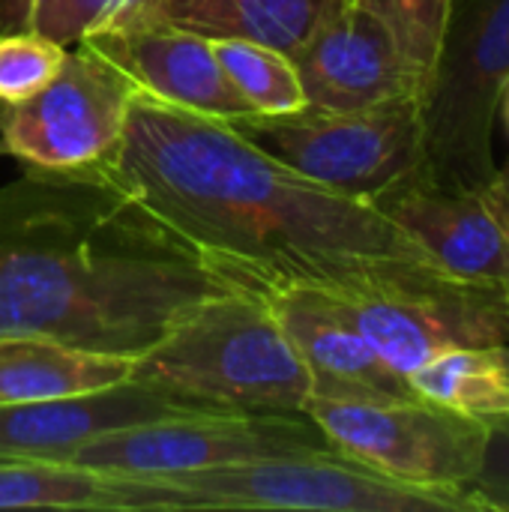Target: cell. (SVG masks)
I'll use <instances>...</instances> for the list:
<instances>
[{"instance_id":"1","label":"cell","mask_w":509,"mask_h":512,"mask_svg":"<svg viewBox=\"0 0 509 512\" xmlns=\"http://www.w3.org/2000/svg\"><path fill=\"white\" fill-rule=\"evenodd\" d=\"M99 177L141 204L228 282L351 294L402 261H432L375 204L273 159L228 120L138 93Z\"/></svg>"},{"instance_id":"2","label":"cell","mask_w":509,"mask_h":512,"mask_svg":"<svg viewBox=\"0 0 509 512\" xmlns=\"http://www.w3.org/2000/svg\"><path fill=\"white\" fill-rule=\"evenodd\" d=\"M231 288L96 171L24 168L0 186V336L135 360Z\"/></svg>"},{"instance_id":"3","label":"cell","mask_w":509,"mask_h":512,"mask_svg":"<svg viewBox=\"0 0 509 512\" xmlns=\"http://www.w3.org/2000/svg\"><path fill=\"white\" fill-rule=\"evenodd\" d=\"M132 381L234 411H303L312 396V378L267 294L249 288L186 312L135 357Z\"/></svg>"},{"instance_id":"4","label":"cell","mask_w":509,"mask_h":512,"mask_svg":"<svg viewBox=\"0 0 509 512\" xmlns=\"http://www.w3.org/2000/svg\"><path fill=\"white\" fill-rule=\"evenodd\" d=\"M509 81V0H453L429 84L420 96L423 168L465 189L498 171V99Z\"/></svg>"},{"instance_id":"5","label":"cell","mask_w":509,"mask_h":512,"mask_svg":"<svg viewBox=\"0 0 509 512\" xmlns=\"http://www.w3.org/2000/svg\"><path fill=\"white\" fill-rule=\"evenodd\" d=\"M228 123L288 168L369 204L423 165L417 96L351 111L303 105L288 114H246Z\"/></svg>"},{"instance_id":"6","label":"cell","mask_w":509,"mask_h":512,"mask_svg":"<svg viewBox=\"0 0 509 512\" xmlns=\"http://www.w3.org/2000/svg\"><path fill=\"white\" fill-rule=\"evenodd\" d=\"M159 480L180 486L195 510L480 512L477 501L462 492L390 480L336 447Z\"/></svg>"},{"instance_id":"7","label":"cell","mask_w":509,"mask_h":512,"mask_svg":"<svg viewBox=\"0 0 509 512\" xmlns=\"http://www.w3.org/2000/svg\"><path fill=\"white\" fill-rule=\"evenodd\" d=\"M336 297L369 345L405 378L453 348L509 342L507 297L435 261L393 264L360 291Z\"/></svg>"},{"instance_id":"8","label":"cell","mask_w":509,"mask_h":512,"mask_svg":"<svg viewBox=\"0 0 509 512\" xmlns=\"http://www.w3.org/2000/svg\"><path fill=\"white\" fill-rule=\"evenodd\" d=\"M303 414L339 453L372 471L408 486L462 495H468L489 441V426L423 396L399 402L309 396Z\"/></svg>"},{"instance_id":"9","label":"cell","mask_w":509,"mask_h":512,"mask_svg":"<svg viewBox=\"0 0 509 512\" xmlns=\"http://www.w3.org/2000/svg\"><path fill=\"white\" fill-rule=\"evenodd\" d=\"M138 93L120 66L87 42H75L36 96L0 102L6 156L39 171H90L120 147Z\"/></svg>"},{"instance_id":"10","label":"cell","mask_w":509,"mask_h":512,"mask_svg":"<svg viewBox=\"0 0 509 512\" xmlns=\"http://www.w3.org/2000/svg\"><path fill=\"white\" fill-rule=\"evenodd\" d=\"M327 447L333 444L303 411H213L117 429L66 462L120 477H177Z\"/></svg>"},{"instance_id":"11","label":"cell","mask_w":509,"mask_h":512,"mask_svg":"<svg viewBox=\"0 0 509 512\" xmlns=\"http://www.w3.org/2000/svg\"><path fill=\"white\" fill-rule=\"evenodd\" d=\"M372 204L447 273L509 300V228L480 189L438 180L420 165Z\"/></svg>"},{"instance_id":"12","label":"cell","mask_w":509,"mask_h":512,"mask_svg":"<svg viewBox=\"0 0 509 512\" xmlns=\"http://www.w3.org/2000/svg\"><path fill=\"white\" fill-rule=\"evenodd\" d=\"M81 42L120 66L141 93L213 120H240L255 114L231 87L213 39L186 27L150 18L111 21Z\"/></svg>"},{"instance_id":"13","label":"cell","mask_w":509,"mask_h":512,"mask_svg":"<svg viewBox=\"0 0 509 512\" xmlns=\"http://www.w3.org/2000/svg\"><path fill=\"white\" fill-rule=\"evenodd\" d=\"M234 411L198 399H183L144 381H126L108 390L0 405V459H69L78 447L129 429L171 417Z\"/></svg>"},{"instance_id":"14","label":"cell","mask_w":509,"mask_h":512,"mask_svg":"<svg viewBox=\"0 0 509 512\" xmlns=\"http://www.w3.org/2000/svg\"><path fill=\"white\" fill-rule=\"evenodd\" d=\"M306 105L351 111L402 96L420 87L408 72L387 27L363 6L342 3L291 54Z\"/></svg>"},{"instance_id":"15","label":"cell","mask_w":509,"mask_h":512,"mask_svg":"<svg viewBox=\"0 0 509 512\" xmlns=\"http://www.w3.org/2000/svg\"><path fill=\"white\" fill-rule=\"evenodd\" d=\"M267 300L312 378V396L360 402L417 399L411 381L369 345L333 291L291 288L267 294Z\"/></svg>"},{"instance_id":"16","label":"cell","mask_w":509,"mask_h":512,"mask_svg":"<svg viewBox=\"0 0 509 512\" xmlns=\"http://www.w3.org/2000/svg\"><path fill=\"white\" fill-rule=\"evenodd\" d=\"M0 510L192 512V498L159 477H120L63 459H0Z\"/></svg>"},{"instance_id":"17","label":"cell","mask_w":509,"mask_h":512,"mask_svg":"<svg viewBox=\"0 0 509 512\" xmlns=\"http://www.w3.org/2000/svg\"><path fill=\"white\" fill-rule=\"evenodd\" d=\"M132 357L36 336H0V405L48 402L132 381Z\"/></svg>"},{"instance_id":"18","label":"cell","mask_w":509,"mask_h":512,"mask_svg":"<svg viewBox=\"0 0 509 512\" xmlns=\"http://www.w3.org/2000/svg\"><path fill=\"white\" fill-rule=\"evenodd\" d=\"M348 0H186L159 18L207 39H249L288 57Z\"/></svg>"},{"instance_id":"19","label":"cell","mask_w":509,"mask_h":512,"mask_svg":"<svg viewBox=\"0 0 509 512\" xmlns=\"http://www.w3.org/2000/svg\"><path fill=\"white\" fill-rule=\"evenodd\" d=\"M408 381L417 396L489 429L509 423V342L453 348L414 369Z\"/></svg>"},{"instance_id":"20","label":"cell","mask_w":509,"mask_h":512,"mask_svg":"<svg viewBox=\"0 0 509 512\" xmlns=\"http://www.w3.org/2000/svg\"><path fill=\"white\" fill-rule=\"evenodd\" d=\"M213 48L231 87L255 114H288L306 105L300 75L285 51L249 39H213Z\"/></svg>"},{"instance_id":"21","label":"cell","mask_w":509,"mask_h":512,"mask_svg":"<svg viewBox=\"0 0 509 512\" xmlns=\"http://www.w3.org/2000/svg\"><path fill=\"white\" fill-rule=\"evenodd\" d=\"M351 3L369 9L387 27L423 96L441 51L453 0H351Z\"/></svg>"},{"instance_id":"22","label":"cell","mask_w":509,"mask_h":512,"mask_svg":"<svg viewBox=\"0 0 509 512\" xmlns=\"http://www.w3.org/2000/svg\"><path fill=\"white\" fill-rule=\"evenodd\" d=\"M135 0H0V30H36L60 45H75L120 18Z\"/></svg>"},{"instance_id":"23","label":"cell","mask_w":509,"mask_h":512,"mask_svg":"<svg viewBox=\"0 0 509 512\" xmlns=\"http://www.w3.org/2000/svg\"><path fill=\"white\" fill-rule=\"evenodd\" d=\"M66 45L36 30H0V102L36 96L63 66Z\"/></svg>"},{"instance_id":"24","label":"cell","mask_w":509,"mask_h":512,"mask_svg":"<svg viewBox=\"0 0 509 512\" xmlns=\"http://www.w3.org/2000/svg\"><path fill=\"white\" fill-rule=\"evenodd\" d=\"M468 495L480 504L483 512H509V423L489 429L483 465L471 480Z\"/></svg>"},{"instance_id":"25","label":"cell","mask_w":509,"mask_h":512,"mask_svg":"<svg viewBox=\"0 0 509 512\" xmlns=\"http://www.w3.org/2000/svg\"><path fill=\"white\" fill-rule=\"evenodd\" d=\"M480 192L489 198V204L495 207V213L501 216V222L509 228V159L504 165H498L495 177H492L489 186L480 189Z\"/></svg>"},{"instance_id":"26","label":"cell","mask_w":509,"mask_h":512,"mask_svg":"<svg viewBox=\"0 0 509 512\" xmlns=\"http://www.w3.org/2000/svg\"><path fill=\"white\" fill-rule=\"evenodd\" d=\"M180 3H186V0H135L120 18H114V21H123V18H159L162 12H168V9H174V6H180ZM111 24V21H108ZM105 27V24H102Z\"/></svg>"},{"instance_id":"27","label":"cell","mask_w":509,"mask_h":512,"mask_svg":"<svg viewBox=\"0 0 509 512\" xmlns=\"http://www.w3.org/2000/svg\"><path fill=\"white\" fill-rule=\"evenodd\" d=\"M498 126H504L509 132V81L501 90V99H498Z\"/></svg>"},{"instance_id":"28","label":"cell","mask_w":509,"mask_h":512,"mask_svg":"<svg viewBox=\"0 0 509 512\" xmlns=\"http://www.w3.org/2000/svg\"><path fill=\"white\" fill-rule=\"evenodd\" d=\"M0 156H6V147H3V141H0Z\"/></svg>"}]
</instances>
